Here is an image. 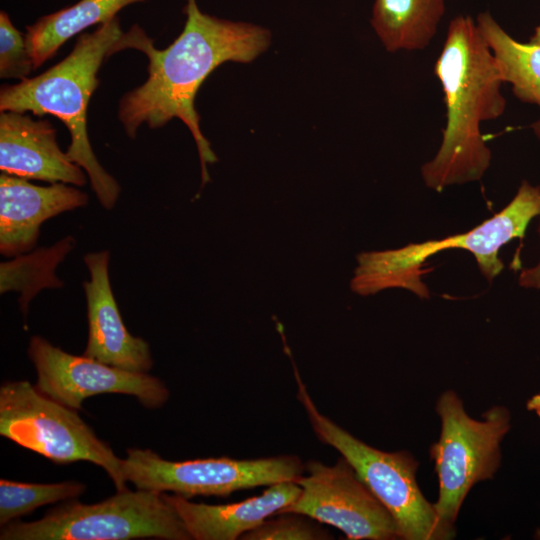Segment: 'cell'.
Returning a JSON list of instances; mask_svg holds the SVG:
<instances>
[{
    "mask_svg": "<svg viewBox=\"0 0 540 540\" xmlns=\"http://www.w3.org/2000/svg\"><path fill=\"white\" fill-rule=\"evenodd\" d=\"M181 34L167 48L156 49L144 30L134 25L124 32L113 54L133 48L148 59L146 81L120 100L118 118L134 138L142 124L156 129L178 118L190 130L199 154L202 186L210 181L208 164L218 159L200 129L194 101L206 78L225 62L249 63L271 43L268 29L203 13L196 0H187Z\"/></svg>",
    "mask_w": 540,
    "mask_h": 540,
    "instance_id": "1",
    "label": "cell"
},
{
    "mask_svg": "<svg viewBox=\"0 0 540 540\" xmlns=\"http://www.w3.org/2000/svg\"><path fill=\"white\" fill-rule=\"evenodd\" d=\"M434 73L444 94L446 124L439 149L421 166V176L428 188L441 192L484 176L492 156L480 125L499 118L506 100L496 60L469 16L451 20Z\"/></svg>",
    "mask_w": 540,
    "mask_h": 540,
    "instance_id": "2",
    "label": "cell"
},
{
    "mask_svg": "<svg viewBox=\"0 0 540 540\" xmlns=\"http://www.w3.org/2000/svg\"><path fill=\"white\" fill-rule=\"evenodd\" d=\"M123 33L116 16L93 32L80 34L71 52L40 75L0 89L1 112L50 114L63 122L71 137L66 154L87 173L105 209L114 207L121 188L93 152L87 133V108L99 85L98 71Z\"/></svg>",
    "mask_w": 540,
    "mask_h": 540,
    "instance_id": "3",
    "label": "cell"
},
{
    "mask_svg": "<svg viewBox=\"0 0 540 540\" xmlns=\"http://www.w3.org/2000/svg\"><path fill=\"white\" fill-rule=\"evenodd\" d=\"M540 214V187L523 181L514 198L499 212L468 232L444 239L410 243L397 249L363 252L350 282L361 296L390 288L409 290L421 299L430 297L422 281L428 258L449 249L470 252L490 283L504 269L499 250L513 239L524 238L530 221Z\"/></svg>",
    "mask_w": 540,
    "mask_h": 540,
    "instance_id": "4",
    "label": "cell"
},
{
    "mask_svg": "<svg viewBox=\"0 0 540 540\" xmlns=\"http://www.w3.org/2000/svg\"><path fill=\"white\" fill-rule=\"evenodd\" d=\"M297 399L303 405L318 439L336 449L395 519L401 539L445 540L453 537L441 525L434 504L422 494L418 463L406 451L376 449L323 415L311 399L293 363Z\"/></svg>",
    "mask_w": 540,
    "mask_h": 540,
    "instance_id": "5",
    "label": "cell"
},
{
    "mask_svg": "<svg viewBox=\"0 0 540 540\" xmlns=\"http://www.w3.org/2000/svg\"><path fill=\"white\" fill-rule=\"evenodd\" d=\"M1 540H190L164 493L128 489L95 504L67 500L33 522L1 526Z\"/></svg>",
    "mask_w": 540,
    "mask_h": 540,
    "instance_id": "6",
    "label": "cell"
},
{
    "mask_svg": "<svg viewBox=\"0 0 540 540\" xmlns=\"http://www.w3.org/2000/svg\"><path fill=\"white\" fill-rule=\"evenodd\" d=\"M437 412L441 433L430 448L439 483L434 507L443 528L454 536V523L468 492L476 483L492 479L500 465V443L510 429L511 416L505 407L494 406L483 420L473 419L451 390L439 397Z\"/></svg>",
    "mask_w": 540,
    "mask_h": 540,
    "instance_id": "7",
    "label": "cell"
},
{
    "mask_svg": "<svg viewBox=\"0 0 540 540\" xmlns=\"http://www.w3.org/2000/svg\"><path fill=\"white\" fill-rule=\"evenodd\" d=\"M0 435L56 464L89 461L102 467L117 491L127 489L123 459L71 409L28 381L0 388Z\"/></svg>",
    "mask_w": 540,
    "mask_h": 540,
    "instance_id": "8",
    "label": "cell"
},
{
    "mask_svg": "<svg viewBox=\"0 0 540 540\" xmlns=\"http://www.w3.org/2000/svg\"><path fill=\"white\" fill-rule=\"evenodd\" d=\"M126 454L124 477L136 489L173 492L186 498L225 497L239 490L295 481L305 472V464L295 455L169 461L150 449L129 448Z\"/></svg>",
    "mask_w": 540,
    "mask_h": 540,
    "instance_id": "9",
    "label": "cell"
},
{
    "mask_svg": "<svg viewBox=\"0 0 540 540\" xmlns=\"http://www.w3.org/2000/svg\"><path fill=\"white\" fill-rule=\"evenodd\" d=\"M305 471L307 475L295 480L301 488L298 498L279 513L306 515L339 529L350 540L401 539L391 513L345 458L334 465L312 460Z\"/></svg>",
    "mask_w": 540,
    "mask_h": 540,
    "instance_id": "10",
    "label": "cell"
},
{
    "mask_svg": "<svg viewBox=\"0 0 540 540\" xmlns=\"http://www.w3.org/2000/svg\"><path fill=\"white\" fill-rule=\"evenodd\" d=\"M28 356L37 372L35 387L77 411L86 398L104 393L135 396L148 409L160 408L169 398V390L157 377L72 355L38 335L29 341Z\"/></svg>",
    "mask_w": 540,
    "mask_h": 540,
    "instance_id": "11",
    "label": "cell"
},
{
    "mask_svg": "<svg viewBox=\"0 0 540 540\" xmlns=\"http://www.w3.org/2000/svg\"><path fill=\"white\" fill-rule=\"evenodd\" d=\"M107 250L84 256L89 279L83 282L88 341L83 355L121 369L147 373L153 366L149 344L127 330L109 278Z\"/></svg>",
    "mask_w": 540,
    "mask_h": 540,
    "instance_id": "12",
    "label": "cell"
},
{
    "mask_svg": "<svg viewBox=\"0 0 540 540\" xmlns=\"http://www.w3.org/2000/svg\"><path fill=\"white\" fill-rule=\"evenodd\" d=\"M88 195L66 183L38 186L28 179L0 175V252L14 257L34 248L43 222L84 207Z\"/></svg>",
    "mask_w": 540,
    "mask_h": 540,
    "instance_id": "13",
    "label": "cell"
},
{
    "mask_svg": "<svg viewBox=\"0 0 540 540\" xmlns=\"http://www.w3.org/2000/svg\"><path fill=\"white\" fill-rule=\"evenodd\" d=\"M0 169L25 179L83 186L87 173L58 146L56 130L46 119L22 112L0 114Z\"/></svg>",
    "mask_w": 540,
    "mask_h": 540,
    "instance_id": "14",
    "label": "cell"
},
{
    "mask_svg": "<svg viewBox=\"0 0 540 540\" xmlns=\"http://www.w3.org/2000/svg\"><path fill=\"white\" fill-rule=\"evenodd\" d=\"M300 491L295 481H284L268 486L258 496L220 505L194 503L178 494L163 493L191 539L235 540L292 504Z\"/></svg>",
    "mask_w": 540,
    "mask_h": 540,
    "instance_id": "15",
    "label": "cell"
},
{
    "mask_svg": "<svg viewBox=\"0 0 540 540\" xmlns=\"http://www.w3.org/2000/svg\"><path fill=\"white\" fill-rule=\"evenodd\" d=\"M445 12L444 0H375L371 25L388 52L425 49Z\"/></svg>",
    "mask_w": 540,
    "mask_h": 540,
    "instance_id": "16",
    "label": "cell"
},
{
    "mask_svg": "<svg viewBox=\"0 0 540 540\" xmlns=\"http://www.w3.org/2000/svg\"><path fill=\"white\" fill-rule=\"evenodd\" d=\"M476 26L490 48L503 83L522 102L540 109V25L526 43L512 38L488 12L477 15Z\"/></svg>",
    "mask_w": 540,
    "mask_h": 540,
    "instance_id": "17",
    "label": "cell"
},
{
    "mask_svg": "<svg viewBox=\"0 0 540 540\" xmlns=\"http://www.w3.org/2000/svg\"><path fill=\"white\" fill-rule=\"evenodd\" d=\"M145 0H80L72 6L41 17L27 27L26 43L34 69L53 57L71 37L114 17L124 7Z\"/></svg>",
    "mask_w": 540,
    "mask_h": 540,
    "instance_id": "18",
    "label": "cell"
},
{
    "mask_svg": "<svg viewBox=\"0 0 540 540\" xmlns=\"http://www.w3.org/2000/svg\"><path fill=\"white\" fill-rule=\"evenodd\" d=\"M75 246V239L66 236L50 247L14 256L0 264V291H17L21 311L26 314L29 303L42 289L61 288L63 282L56 276V267Z\"/></svg>",
    "mask_w": 540,
    "mask_h": 540,
    "instance_id": "19",
    "label": "cell"
},
{
    "mask_svg": "<svg viewBox=\"0 0 540 540\" xmlns=\"http://www.w3.org/2000/svg\"><path fill=\"white\" fill-rule=\"evenodd\" d=\"M86 490L78 481L38 484L0 479V525H6L38 507L76 499Z\"/></svg>",
    "mask_w": 540,
    "mask_h": 540,
    "instance_id": "20",
    "label": "cell"
},
{
    "mask_svg": "<svg viewBox=\"0 0 540 540\" xmlns=\"http://www.w3.org/2000/svg\"><path fill=\"white\" fill-rule=\"evenodd\" d=\"M303 514L279 513L241 536L242 540H327L330 533Z\"/></svg>",
    "mask_w": 540,
    "mask_h": 540,
    "instance_id": "21",
    "label": "cell"
},
{
    "mask_svg": "<svg viewBox=\"0 0 540 540\" xmlns=\"http://www.w3.org/2000/svg\"><path fill=\"white\" fill-rule=\"evenodd\" d=\"M34 69L26 37L11 22L8 14L0 12V77L21 79Z\"/></svg>",
    "mask_w": 540,
    "mask_h": 540,
    "instance_id": "22",
    "label": "cell"
},
{
    "mask_svg": "<svg viewBox=\"0 0 540 540\" xmlns=\"http://www.w3.org/2000/svg\"><path fill=\"white\" fill-rule=\"evenodd\" d=\"M540 235V224L538 226ZM519 285L525 288L540 289V261L532 268L523 269L518 279Z\"/></svg>",
    "mask_w": 540,
    "mask_h": 540,
    "instance_id": "23",
    "label": "cell"
},
{
    "mask_svg": "<svg viewBox=\"0 0 540 540\" xmlns=\"http://www.w3.org/2000/svg\"><path fill=\"white\" fill-rule=\"evenodd\" d=\"M527 409L535 412L540 419V393L535 394L527 401Z\"/></svg>",
    "mask_w": 540,
    "mask_h": 540,
    "instance_id": "24",
    "label": "cell"
},
{
    "mask_svg": "<svg viewBox=\"0 0 540 540\" xmlns=\"http://www.w3.org/2000/svg\"><path fill=\"white\" fill-rule=\"evenodd\" d=\"M531 127H532L535 135L540 140V121H537V122L533 123Z\"/></svg>",
    "mask_w": 540,
    "mask_h": 540,
    "instance_id": "25",
    "label": "cell"
}]
</instances>
